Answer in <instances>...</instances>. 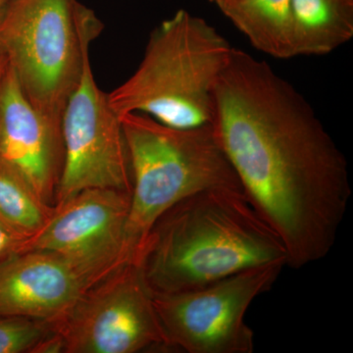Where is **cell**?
Listing matches in <instances>:
<instances>
[{
	"label": "cell",
	"mask_w": 353,
	"mask_h": 353,
	"mask_svg": "<svg viewBox=\"0 0 353 353\" xmlns=\"http://www.w3.org/2000/svg\"><path fill=\"white\" fill-rule=\"evenodd\" d=\"M212 126L245 196L284 245L287 266L325 259L352 190L345 155L303 95L233 48L216 83Z\"/></svg>",
	"instance_id": "6da1fadb"
},
{
	"label": "cell",
	"mask_w": 353,
	"mask_h": 353,
	"mask_svg": "<svg viewBox=\"0 0 353 353\" xmlns=\"http://www.w3.org/2000/svg\"><path fill=\"white\" fill-rule=\"evenodd\" d=\"M287 261L282 241L243 190L215 188L185 197L160 216L136 264L152 292L169 294Z\"/></svg>",
	"instance_id": "7a4b0ae2"
},
{
	"label": "cell",
	"mask_w": 353,
	"mask_h": 353,
	"mask_svg": "<svg viewBox=\"0 0 353 353\" xmlns=\"http://www.w3.org/2000/svg\"><path fill=\"white\" fill-rule=\"evenodd\" d=\"M233 46L208 21L176 11L150 34L134 74L108 94L119 116L145 113L176 128L212 125L214 88Z\"/></svg>",
	"instance_id": "3957f363"
},
{
	"label": "cell",
	"mask_w": 353,
	"mask_h": 353,
	"mask_svg": "<svg viewBox=\"0 0 353 353\" xmlns=\"http://www.w3.org/2000/svg\"><path fill=\"white\" fill-rule=\"evenodd\" d=\"M120 118L132 173L127 245L137 263L153 225L179 201L204 190L241 187L212 125L172 127L139 112Z\"/></svg>",
	"instance_id": "277c9868"
},
{
	"label": "cell",
	"mask_w": 353,
	"mask_h": 353,
	"mask_svg": "<svg viewBox=\"0 0 353 353\" xmlns=\"http://www.w3.org/2000/svg\"><path fill=\"white\" fill-rule=\"evenodd\" d=\"M102 29L78 0H11L0 12V50L32 105L60 128L83 46Z\"/></svg>",
	"instance_id": "5b68a950"
},
{
	"label": "cell",
	"mask_w": 353,
	"mask_h": 353,
	"mask_svg": "<svg viewBox=\"0 0 353 353\" xmlns=\"http://www.w3.org/2000/svg\"><path fill=\"white\" fill-rule=\"evenodd\" d=\"M284 267L261 265L196 289L152 292L168 350L187 353L254 352V332L245 321L246 313L257 297L272 289Z\"/></svg>",
	"instance_id": "8992f818"
},
{
	"label": "cell",
	"mask_w": 353,
	"mask_h": 353,
	"mask_svg": "<svg viewBox=\"0 0 353 353\" xmlns=\"http://www.w3.org/2000/svg\"><path fill=\"white\" fill-rule=\"evenodd\" d=\"M82 72L62 116L64 162L55 204L88 189L132 192V173L120 116L111 108L92 74L90 46Z\"/></svg>",
	"instance_id": "52a82bcc"
},
{
	"label": "cell",
	"mask_w": 353,
	"mask_h": 353,
	"mask_svg": "<svg viewBox=\"0 0 353 353\" xmlns=\"http://www.w3.org/2000/svg\"><path fill=\"white\" fill-rule=\"evenodd\" d=\"M130 199V192L117 190H83L55 204L50 219L25 241L21 252L57 255L90 289L132 263L126 236Z\"/></svg>",
	"instance_id": "ba28073f"
},
{
	"label": "cell",
	"mask_w": 353,
	"mask_h": 353,
	"mask_svg": "<svg viewBox=\"0 0 353 353\" xmlns=\"http://www.w3.org/2000/svg\"><path fill=\"white\" fill-rule=\"evenodd\" d=\"M54 329L65 353H138L168 350L152 292L138 265L128 263L85 290Z\"/></svg>",
	"instance_id": "9c48e42d"
},
{
	"label": "cell",
	"mask_w": 353,
	"mask_h": 353,
	"mask_svg": "<svg viewBox=\"0 0 353 353\" xmlns=\"http://www.w3.org/2000/svg\"><path fill=\"white\" fill-rule=\"evenodd\" d=\"M0 159L54 206L64 162L61 128L32 105L9 65L0 81Z\"/></svg>",
	"instance_id": "30bf717a"
},
{
	"label": "cell",
	"mask_w": 353,
	"mask_h": 353,
	"mask_svg": "<svg viewBox=\"0 0 353 353\" xmlns=\"http://www.w3.org/2000/svg\"><path fill=\"white\" fill-rule=\"evenodd\" d=\"M87 290L63 259L43 252H25L0 264V315L58 324Z\"/></svg>",
	"instance_id": "8fae6325"
},
{
	"label": "cell",
	"mask_w": 353,
	"mask_h": 353,
	"mask_svg": "<svg viewBox=\"0 0 353 353\" xmlns=\"http://www.w3.org/2000/svg\"><path fill=\"white\" fill-rule=\"evenodd\" d=\"M294 55L322 57L353 38V0H290Z\"/></svg>",
	"instance_id": "7c38bea8"
},
{
	"label": "cell",
	"mask_w": 353,
	"mask_h": 353,
	"mask_svg": "<svg viewBox=\"0 0 353 353\" xmlns=\"http://www.w3.org/2000/svg\"><path fill=\"white\" fill-rule=\"evenodd\" d=\"M218 8L257 50L277 59L296 57L290 0H233Z\"/></svg>",
	"instance_id": "4fadbf2b"
},
{
	"label": "cell",
	"mask_w": 353,
	"mask_h": 353,
	"mask_svg": "<svg viewBox=\"0 0 353 353\" xmlns=\"http://www.w3.org/2000/svg\"><path fill=\"white\" fill-rule=\"evenodd\" d=\"M53 212L32 185L0 159V218L26 238L39 233Z\"/></svg>",
	"instance_id": "5bb4252c"
},
{
	"label": "cell",
	"mask_w": 353,
	"mask_h": 353,
	"mask_svg": "<svg viewBox=\"0 0 353 353\" xmlns=\"http://www.w3.org/2000/svg\"><path fill=\"white\" fill-rule=\"evenodd\" d=\"M53 330V325L41 320L0 315V353H31Z\"/></svg>",
	"instance_id": "9a60e30c"
},
{
	"label": "cell",
	"mask_w": 353,
	"mask_h": 353,
	"mask_svg": "<svg viewBox=\"0 0 353 353\" xmlns=\"http://www.w3.org/2000/svg\"><path fill=\"white\" fill-rule=\"evenodd\" d=\"M26 240L25 236L0 218V264L20 253Z\"/></svg>",
	"instance_id": "2e32d148"
},
{
	"label": "cell",
	"mask_w": 353,
	"mask_h": 353,
	"mask_svg": "<svg viewBox=\"0 0 353 353\" xmlns=\"http://www.w3.org/2000/svg\"><path fill=\"white\" fill-rule=\"evenodd\" d=\"M7 67H8V62H7L6 55L0 50V81L6 73Z\"/></svg>",
	"instance_id": "e0dca14e"
},
{
	"label": "cell",
	"mask_w": 353,
	"mask_h": 353,
	"mask_svg": "<svg viewBox=\"0 0 353 353\" xmlns=\"http://www.w3.org/2000/svg\"><path fill=\"white\" fill-rule=\"evenodd\" d=\"M209 1L212 2V3H214L215 6L219 7L221 6H223V4L228 3V2L233 1V0H209Z\"/></svg>",
	"instance_id": "ac0fdd59"
},
{
	"label": "cell",
	"mask_w": 353,
	"mask_h": 353,
	"mask_svg": "<svg viewBox=\"0 0 353 353\" xmlns=\"http://www.w3.org/2000/svg\"><path fill=\"white\" fill-rule=\"evenodd\" d=\"M10 1L11 0H0V12H1V11L6 8L7 4H8Z\"/></svg>",
	"instance_id": "d6986e66"
}]
</instances>
